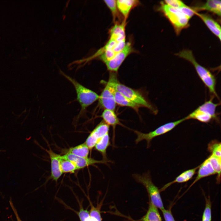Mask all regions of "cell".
<instances>
[{"instance_id":"cell-1","label":"cell","mask_w":221,"mask_h":221,"mask_svg":"<svg viewBox=\"0 0 221 221\" xmlns=\"http://www.w3.org/2000/svg\"><path fill=\"white\" fill-rule=\"evenodd\" d=\"M176 55L189 61L193 65L198 76L210 92L214 96L219 98L215 90L216 79L214 75L206 68L200 64L196 61L192 51L183 50Z\"/></svg>"},{"instance_id":"cell-2","label":"cell","mask_w":221,"mask_h":221,"mask_svg":"<svg viewBox=\"0 0 221 221\" xmlns=\"http://www.w3.org/2000/svg\"><path fill=\"white\" fill-rule=\"evenodd\" d=\"M62 74L72 83L75 87L77 100L81 107L79 115H81L88 106L99 99V95L93 91L83 86L73 78L63 73Z\"/></svg>"},{"instance_id":"cell-3","label":"cell","mask_w":221,"mask_h":221,"mask_svg":"<svg viewBox=\"0 0 221 221\" xmlns=\"http://www.w3.org/2000/svg\"><path fill=\"white\" fill-rule=\"evenodd\" d=\"M158 10L161 11L169 20L177 33L187 27L189 19L182 12L180 8L170 6L163 2H161Z\"/></svg>"},{"instance_id":"cell-4","label":"cell","mask_w":221,"mask_h":221,"mask_svg":"<svg viewBox=\"0 0 221 221\" xmlns=\"http://www.w3.org/2000/svg\"><path fill=\"white\" fill-rule=\"evenodd\" d=\"M133 177L137 182L143 184L146 189L150 196V201L161 211L165 209L158 188L153 182L149 172L141 175H133Z\"/></svg>"},{"instance_id":"cell-5","label":"cell","mask_w":221,"mask_h":221,"mask_svg":"<svg viewBox=\"0 0 221 221\" xmlns=\"http://www.w3.org/2000/svg\"><path fill=\"white\" fill-rule=\"evenodd\" d=\"M118 81L116 74L113 72L111 73L106 86L99 96V104L105 109L113 111L115 109L116 103L114 94L116 91L115 84Z\"/></svg>"},{"instance_id":"cell-6","label":"cell","mask_w":221,"mask_h":221,"mask_svg":"<svg viewBox=\"0 0 221 221\" xmlns=\"http://www.w3.org/2000/svg\"><path fill=\"white\" fill-rule=\"evenodd\" d=\"M186 120L187 119L185 117L178 120L166 123L147 133L135 130L134 132L137 136L135 141V143L138 144L142 141L145 140L146 141L147 148H148L150 147V142L153 138L170 131L178 125Z\"/></svg>"},{"instance_id":"cell-7","label":"cell","mask_w":221,"mask_h":221,"mask_svg":"<svg viewBox=\"0 0 221 221\" xmlns=\"http://www.w3.org/2000/svg\"><path fill=\"white\" fill-rule=\"evenodd\" d=\"M116 90L119 91L125 96L140 107H144L155 111L154 108L138 91L119 83L118 81L116 83Z\"/></svg>"},{"instance_id":"cell-8","label":"cell","mask_w":221,"mask_h":221,"mask_svg":"<svg viewBox=\"0 0 221 221\" xmlns=\"http://www.w3.org/2000/svg\"><path fill=\"white\" fill-rule=\"evenodd\" d=\"M133 51L131 43L127 42L124 48L117 53L112 59L104 63L108 69L111 72H117L126 58Z\"/></svg>"},{"instance_id":"cell-9","label":"cell","mask_w":221,"mask_h":221,"mask_svg":"<svg viewBox=\"0 0 221 221\" xmlns=\"http://www.w3.org/2000/svg\"><path fill=\"white\" fill-rule=\"evenodd\" d=\"M109 126L104 121L101 122L95 127L90 133L85 142L90 150L95 146L99 139L109 132Z\"/></svg>"},{"instance_id":"cell-10","label":"cell","mask_w":221,"mask_h":221,"mask_svg":"<svg viewBox=\"0 0 221 221\" xmlns=\"http://www.w3.org/2000/svg\"><path fill=\"white\" fill-rule=\"evenodd\" d=\"M63 158L72 161L78 169L83 168L89 165L97 163L107 164L108 161H98L91 158L81 157L73 154L67 153L62 156Z\"/></svg>"},{"instance_id":"cell-11","label":"cell","mask_w":221,"mask_h":221,"mask_svg":"<svg viewBox=\"0 0 221 221\" xmlns=\"http://www.w3.org/2000/svg\"><path fill=\"white\" fill-rule=\"evenodd\" d=\"M49 154L51 160V178L57 182L63 173L60 168V162L61 155L54 153L51 149L46 150Z\"/></svg>"},{"instance_id":"cell-12","label":"cell","mask_w":221,"mask_h":221,"mask_svg":"<svg viewBox=\"0 0 221 221\" xmlns=\"http://www.w3.org/2000/svg\"><path fill=\"white\" fill-rule=\"evenodd\" d=\"M104 121L108 125L111 126L113 127V135L112 141L113 146L114 145L115 138V129L117 125L122 126L115 114L114 111L105 109L101 115Z\"/></svg>"},{"instance_id":"cell-13","label":"cell","mask_w":221,"mask_h":221,"mask_svg":"<svg viewBox=\"0 0 221 221\" xmlns=\"http://www.w3.org/2000/svg\"><path fill=\"white\" fill-rule=\"evenodd\" d=\"M216 174V173L212 166L207 158L200 165L197 176L194 180L190 186L188 190L201 179Z\"/></svg>"},{"instance_id":"cell-14","label":"cell","mask_w":221,"mask_h":221,"mask_svg":"<svg viewBox=\"0 0 221 221\" xmlns=\"http://www.w3.org/2000/svg\"><path fill=\"white\" fill-rule=\"evenodd\" d=\"M195 14L199 17L210 31L221 40V27L219 24L208 15L200 14L195 11Z\"/></svg>"},{"instance_id":"cell-15","label":"cell","mask_w":221,"mask_h":221,"mask_svg":"<svg viewBox=\"0 0 221 221\" xmlns=\"http://www.w3.org/2000/svg\"><path fill=\"white\" fill-rule=\"evenodd\" d=\"M139 4V1L138 0H116V5L118 10L123 15L124 20L125 21H126L131 10Z\"/></svg>"},{"instance_id":"cell-16","label":"cell","mask_w":221,"mask_h":221,"mask_svg":"<svg viewBox=\"0 0 221 221\" xmlns=\"http://www.w3.org/2000/svg\"><path fill=\"white\" fill-rule=\"evenodd\" d=\"M126 25V22L124 20L120 23H115L110 30V38L114 40L117 42L125 40Z\"/></svg>"},{"instance_id":"cell-17","label":"cell","mask_w":221,"mask_h":221,"mask_svg":"<svg viewBox=\"0 0 221 221\" xmlns=\"http://www.w3.org/2000/svg\"><path fill=\"white\" fill-rule=\"evenodd\" d=\"M200 165L192 169L186 170L177 176L175 179L172 181L169 182L160 190V192L164 191L170 186L174 183H182L188 181L191 179L196 173V170L199 168Z\"/></svg>"},{"instance_id":"cell-18","label":"cell","mask_w":221,"mask_h":221,"mask_svg":"<svg viewBox=\"0 0 221 221\" xmlns=\"http://www.w3.org/2000/svg\"><path fill=\"white\" fill-rule=\"evenodd\" d=\"M221 1L218 0H208L204 4L193 9L197 10H206L221 16Z\"/></svg>"},{"instance_id":"cell-19","label":"cell","mask_w":221,"mask_h":221,"mask_svg":"<svg viewBox=\"0 0 221 221\" xmlns=\"http://www.w3.org/2000/svg\"><path fill=\"white\" fill-rule=\"evenodd\" d=\"M110 145L109 132L99 139L95 147V149L102 155L103 160L108 161L107 157V150Z\"/></svg>"},{"instance_id":"cell-20","label":"cell","mask_w":221,"mask_h":221,"mask_svg":"<svg viewBox=\"0 0 221 221\" xmlns=\"http://www.w3.org/2000/svg\"><path fill=\"white\" fill-rule=\"evenodd\" d=\"M213 98V97H211L209 100L206 101L197 108L211 115L213 119L217 120V117L216 110L217 107L219 105V103H213L212 101Z\"/></svg>"},{"instance_id":"cell-21","label":"cell","mask_w":221,"mask_h":221,"mask_svg":"<svg viewBox=\"0 0 221 221\" xmlns=\"http://www.w3.org/2000/svg\"><path fill=\"white\" fill-rule=\"evenodd\" d=\"M114 97L116 103L119 105L130 107L137 111L138 110L139 107H140L117 90L114 93Z\"/></svg>"},{"instance_id":"cell-22","label":"cell","mask_w":221,"mask_h":221,"mask_svg":"<svg viewBox=\"0 0 221 221\" xmlns=\"http://www.w3.org/2000/svg\"><path fill=\"white\" fill-rule=\"evenodd\" d=\"M186 117L187 120L195 119L203 123H208L213 119L211 115L197 108Z\"/></svg>"},{"instance_id":"cell-23","label":"cell","mask_w":221,"mask_h":221,"mask_svg":"<svg viewBox=\"0 0 221 221\" xmlns=\"http://www.w3.org/2000/svg\"><path fill=\"white\" fill-rule=\"evenodd\" d=\"M89 150V148L84 143L69 148L67 153L81 157L87 158Z\"/></svg>"},{"instance_id":"cell-24","label":"cell","mask_w":221,"mask_h":221,"mask_svg":"<svg viewBox=\"0 0 221 221\" xmlns=\"http://www.w3.org/2000/svg\"><path fill=\"white\" fill-rule=\"evenodd\" d=\"M143 218L148 221H162L157 208L150 201L148 210Z\"/></svg>"},{"instance_id":"cell-25","label":"cell","mask_w":221,"mask_h":221,"mask_svg":"<svg viewBox=\"0 0 221 221\" xmlns=\"http://www.w3.org/2000/svg\"><path fill=\"white\" fill-rule=\"evenodd\" d=\"M61 170L63 173H74L77 170L75 164L72 161L63 157H61L60 162Z\"/></svg>"},{"instance_id":"cell-26","label":"cell","mask_w":221,"mask_h":221,"mask_svg":"<svg viewBox=\"0 0 221 221\" xmlns=\"http://www.w3.org/2000/svg\"><path fill=\"white\" fill-rule=\"evenodd\" d=\"M217 174V180H220L221 174V158L211 154L208 158Z\"/></svg>"},{"instance_id":"cell-27","label":"cell","mask_w":221,"mask_h":221,"mask_svg":"<svg viewBox=\"0 0 221 221\" xmlns=\"http://www.w3.org/2000/svg\"><path fill=\"white\" fill-rule=\"evenodd\" d=\"M208 150L211 154L221 158V143L216 140H213L208 145Z\"/></svg>"},{"instance_id":"cell-28","label":"cell","mask_w":221,"mask_h":221,"mask_svg":"<svg viewBox=\"0 0 221 221\" xmlns=\"http://www.w3.org/2000/svg\"><path fill=\"white\" fill-rule=\"evenodd\" d=\"M104 1L110 10L114 22L115 23L116 19H119L120 17L119 11L117 6L116 0H104Z\"/></svg>"},{"instance_id":"cell-29","label":"cell","mask_w":221,"mask_h":221,"mask_svg":"<svg viewBox=\"0 0 221 221\" xmlns=\"http://www.w3.org/2000/svg\"><path fill=\"white\" fill-rule=\"evenodd\" d=\"M101 204H98L96 207L92 204L89 212L90 221H102L101 216Z\"/></svg>"},{"instance_id":"cell-30","label":"cell","mask_w":221,"mask_h":221,"mask_svg":"<svg viewBox=\"0 0 221 221\" xmlns=\"http://www.w3.org/2000/svg\"><path fill=\"white\" fill-rule=\"evenodd\" d=\"M205 206L202 221H211V202L209 197L206 198Z\"/></svg>"},{"instance_id":"cell-31","label":"cell","mask_w":221,"mask_h":221,"mask_svg":"<svg viewBox=\"0 0 221 221\" xmlns=\"http://www.w3.org/2000/svg\"><path fill=\"white\" fill-rule=\"evenodd\" d=\"M116 54L112 49H108L100 55L99 58L105 63L112 59Z\"/></svg>"},{"instance_id":"cell-32","label":"cell","mask_w":221,"mask_h":221,"mask_svg":"<svg viewBox=\"0 0 221 221\" xmlns=\"http://www.w3.org/2000/svg\"><path fill=\"white\" fill-rule=\"evenodd\" d=\"M78 214L80 221H90L89 211L87 209L80 207Z\"/></svg>"},{"instance_id":"cell-33","label":"cell","mask_w":221,"mask_h":221,"mask_svg":"<svg viewBox=\"0 0 221 221\" xmlns=\"http://www.w3.org/2000/svg\"><path fill=\"white\" fill-rule=\"evenodd\" d=\"M164 2L170 6L176 8H180L186 5L179 0H166L164 1Z\"/></svg>"},{"instance_id":"cell-34","label":"cell","mask_w":221,"mask_h":221,"mask_svg":"<svg viewBox=\"0 0 221 221\" xmlns=\"http://www.w3.org/2000/svg\"><path fill=\"white\" fill-rule=\"evenodd\" d=\"M182 12L189 19L195 14V11L187 6L180 8Z\"/></svg>"},{"instance_id":"cell-35","label":"cell","mask_w":221,"mask_h":221,"mask_svg":"<svg viewBox=\"0 0 221 221\" xmlns=\"http://www.w3.org/2000/svg\"><path fill=\"white\" fill-rule=\"evenodd\" d=\"M165 221H175L170 209H165L161 211Z\"/></svg>"},{"instance_id":"cell-36","label":"cell","mask_w":221,"mask_h":221,"mask_svg":"<svg viewBox=\"0 0 221 221\" xmlns=\"http://www.w3.org/2000/svg\"><path fill=\"white\" fill-rule=\"evenodd\" d=\"M126 39L118 42L112 50L117 54L121 51L126 45Z\"/></svg>"},{"instance_id":"cell-37","label":"cell","mask_w":221,"mask_h":221,"mask_svg":"<svg viewBox=\"0 0 221 221\" xmlns=\"http://www.w3.org/2000/svg\"><path fill=\"white\" fill-rule=\"evenodd\" d=\"M10 206L15 215L17 221H22V220L21 219L20 217H19L17 211L14 207L13 204V203L11 200L10 201Z\"/></svg>"},{"instance_id":"cell-38","label":"cell","mask_w":221,"mask_h":221,"mask_svg":"<svg viewBox=\"0 0 221 221\" xmlns=\"http://www.w3.org/2000/svg\"><path fill=\"white\" fill-rule=\"evenodd\" d=\"M142 219L143 221H148L147 219L144 218H143Z\"/></svg>"},{"instance_id":"cell-39","label":"cell","mask_w":221,"mask_h":221,"mask_svg":"<svg viewBox=\"0 0 221 221\" xmlns=\"http://www.w3.org/2000/svg\"><path fill=\"white\" fill-rule=\"evenodd\" d=\"M1 151L0 150V151Z\"/></svg>"}]
</instances>
